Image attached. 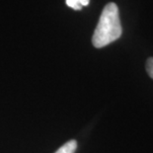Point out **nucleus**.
I'll return each instance as SVG.
<instances>
[{
  "label": "nucleus",
  "mask_w": 153,
  "mask_h": 153,
  "mask_svg": "<svg viewBox=\"0 0 153 153\" xmlns=\"http://www.w3.org/2000/svg\"><path fill=\"white\" fill-rule=\"evenodd\" d=\"M119 8L117 4L111 2L104 7L100 16L98 25L94 32L92 43L97 48H104L122 36Z\"/></svg>",
  "instance_id": "obj_1"
},
{
  "label": "nucleus",
  "mask_w": 153,
  "mask_h": 153,
  "mask_svg": "<svg viewBox=\"0 0 153 153\" xmlns=\"http://www.w3.org/2000/svg\"><path fill=\"white\" fill-rule=\"evenodd\" d=\"M89 1L90 0H79L81 6H87L88 4H89Z\"/></svg>",
  "instance_id": "obj_5"
},
{
  "label": "nucleus",
  "mask_w": 153,
  "mask_h": 153,
  "mask_svg": "<svg viewBox=\"0 0 153 153\" xmlns=\"http://www.w3.org/2000/svg\"><path fill=\"white\" fill-rule=\"evenodd\" d=\"M146 71H147L148 75L150 78L153 79V57H149L147 60H146Z\"/></svg>",
  "instance_id": "obj_3"
},
{
  "label": "nucleus",
  "mask_w": 153,
  "mask_h": 153,
  "mask_svg": "<svg viewBox=\"0 0 153 153\" xmlns=\"http://www.w3.org/2000/svg\"><path fill=\"white\" fill-rule=\"evenodd\" d=\"M77 148L76 140H70L63 144L55 153H74Z\"/></svg>",
  "instance_id": "obj_2"
},
{
  "label": "nucleus",
  "mask_w": 153,
  "mask_h": 153,
  "mask_svg": "<svg viewBox=\"0 0 153 153\" xmlns=\"http://www.w3.org/2000/svg\"><path fill=\"white\" fill-rule=\"evenodd\" d=\"M66 4L69 7L73 8L74 10H81V8H82L79 0H66Z\"/></svg>",
  "instance_id": "obj_4"
}]
</instances>
